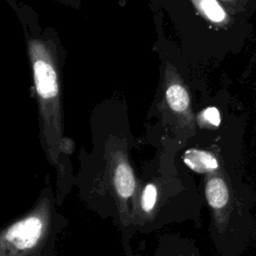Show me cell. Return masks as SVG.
Masks as SVG:
<instances>
[{
    "label": "cell",
    "instance_id": "8992f818",
    "mask_svg": "<svg viewBox=\"0 0 256 256\" xmlns=\"http://www.w3.org/2000/svg\"><path fill=\"white\" fill-rule=\"evenodd\" d=\"M183 163L192 171L200 174H217L220 170V162L215 154L210 151L190 148L182 154Z\"/></svg>",
    "mask_w": 256,
    "mask_h": 256
},
{
    "label": "cell",
    "instance_id": "5b68a950",
    "mask_svg": "<svg viewBox=\"0 0 256 256\" xmlns=\"http://www.w3.org/2000/svg\"><path fill=\"white\" fill-rule=\"evenodd\" d=\"M204 191L217 225H224L231 204V194L227 182L218 173L207 175Z\"/></svg>",
    "mask_w": 256,
    "mask_h": 256
},
{
    "label": "cell",
    "instance_id": "6da1fadb",
    "mask_svg": "<svg viewBox=\"0 0 256 256\" xmlns=\"http://www.w3.org/2000/svg\"><path fill=\"white\" fill-rule=\"evenodd\" d=\"M39 115V139L50 165L56 170V199L62 202L75 178L70 157L74 142L64 134L63 107L57 63L50 44L40 39L28 42Z\"/></svg>",
    "mask_w": 256,
    "mask_h": 256
},
{
    "label": "cell",
    "instance_id": "ba28073f",
    "mask_svg": "<svg viewBox=\"0 0 256 256\" xmlns=\"http://www.w3.org/2000/svg\"><path fill=\"white\" fill-rule=\"evenodd\" d=\"M159 186L155 181H148L141 186L136 203L135 223L137 220H147L156 212L159 203Z\"/></svg>",
    "mask_w": 256,
    "mask_h": 256
},
{
    "label": "cell",
    "instance_id": "9c48e42d",
    "mask_svg": "<svg viewBox=\"0 0 256 256\" xmlns=\"http://www.w3.org/2000/svg\"><path fill=\"white\" fill-rule=\"evenodd\" d=\"M198 120L201 125L216 128L221 123V117L216 107H207L202 110L198 115Z\"/></svg>",
    "mask_w": 256,
    "mask_h": 256
},
{
    "label": "cell",
    "instance_id": "277c9868",
    "mask_svg": "<svg viewBox=\"0 0 256 256\" xmlns=\"http://www.w3.org/2000/svg\"><path fill=\"white\" fill-rule=\"evenodd\" d=\"M163 97L168 111L185 128H194V116L189 91L176 68L167 63L164 71Z\"/></svg>",
    "mask_w": 256,
    "mask_h": 256
},
{
    "label": "cell",
    "instance_id": "7a4b0ae2",
    "mask_svg": "<svg viewBox=\"0 0 256 256\" xmlns=\"http://www.w3.org/2000/svg\"><path fill=\"white\" fill-rule=\"evenodd\" d=\"M58 205L47 182L27 211L0 228V256H56V240L68 225Z\"/></svg>",
    "mask_w": 256,
    "mask_h": 256
},
{
    "label": "cell",
    "instance_id": "30bf717a",
    "mask_svg": "<svg viewBox=\"0 0 256 256\" xmlns=\"http://www.w3.org/2000/svg\"><path fill=\"white\" fill-rule=\"evenodd\" d=\"M220 1L221 2H225V3L229 4V5H236V4H238L240 2V0H220Z\"/></svg>",
    "mask_w": 256,
    "mask_h": 256
},
{
    "label": "cell",
    "instance_id": "3957f363",
    "mask_svg": "<svg viewBox=\"0 0 256 256\" xmlns=\"http://www.w3.org/2000/svg\"><path fill=\"white\" fill-rule=\"evenodd\" d=\"M102 181L116 205L119 226L125 231L135 224L137 197L140 183L132 166L124 140H109L105 144Z\"/></svg>",
    "mask_w": 256,
    "mask_h": 256
},
{
    "label": "cell",
    "instance_id": "52a82bcc",
    "mask_svg": "<svg viewBox=\"0 0 256 256\" xmlns=\"http://www.w3.org/2000/svg\"><path fill=\"white\" fill-rule=\"evenodd\" d=\"M200 16L219 28H228L233 19L220 0H190Z\"/></svg>",
    "mask_w": 256,
    "mask_h": 256
}]
</instances>
